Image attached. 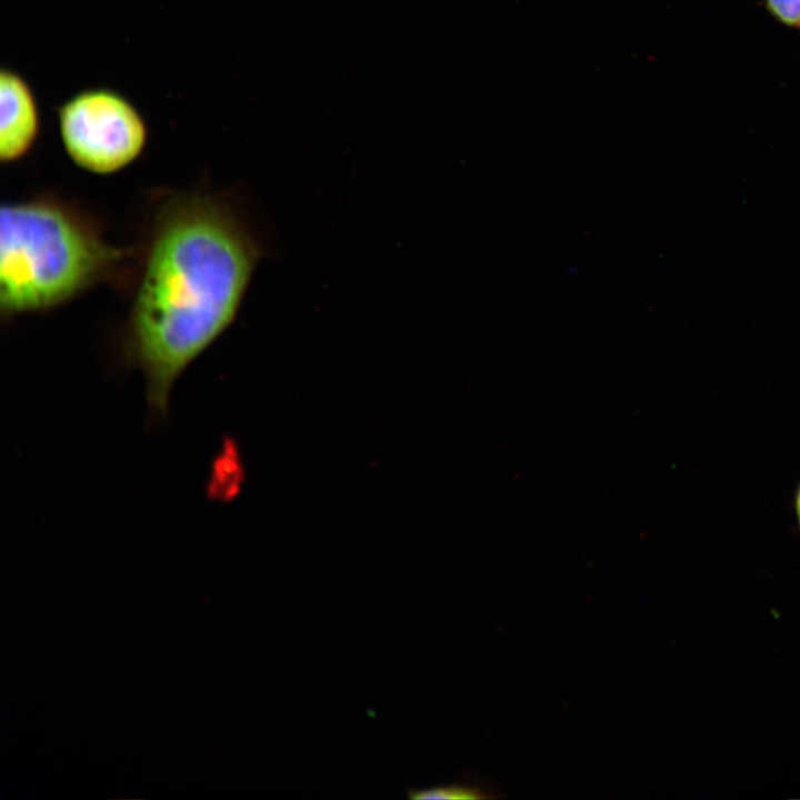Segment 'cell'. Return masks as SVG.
<instances>
[{
	"mask_svg": "<svg viewBox=\"0 0 800 800\" xmlns=\"http://www.w3.org/2000/svg\"><path fill=\"white\" fill-rule=\"evenodd\" d=\"M262 256L226 202L183 196L162 209L123 341L153 417L167 416L179 376L232 322Z\"/></svg>",
	"mask_w": 800,
	"mask_h": 800,
	"instance_id": "6da1fadb",
	"label": "cell"
},
{
	"mask_svg": "<svg viewBox=\"0 0 800 800\" xmlns=\"http://www.w3.org/2000/svg\"><path fill=\"white\" fill-rule=\"evenodd\" d=\"M0 229V306L8 316L71 299L120 257L78 213L47 199L3 206Z\"/></svg>",
	"mask_w": 800,
	"mask_h": 800,
	"instance_id": "7a4b0ae2",
	"label": "cell"
},
{
	"mask_svg": "<svg viewBox=\"0 0 800 800\" xmlns=\"http://www.w3.org/2000/svg\"><path fill=\"white\" fill-rule=\"evenodd\" d=\"M63 147L71 160L93 173L108 174L131 163L147 140L137 109L118 93L94 89L68 100L59 112Z\"/></svg>",
	"mask_w": 800,
	"mask_h": 800,
	"instance_id": "3957f363",
	"label": "cell"
},
{
	"mask_svg": "<svg viewBox=\"0 0 800 800\" xmlns=\"http://www.w3.org/2000/svg\"><path fill=\"white\" fill-rule=\"evenodd\" d=\"M0 158L11 162L24 156L38 133L34 97L24 80L12 71L0 77Z\"/></svg>",
	"mask_w": 800,
	"mask_h": 800,
	"instance_id": "277c9868",
	"label": "cell"
},
{
	"mask_svg": "<svg viewBox=\"0 0 800 800\" xmlns=\"http://www.w3.org/2000/svg\"><path fill=\"white\" fill-rule=\"evenodd\" d=\"M407 794L411 799H479L488 798L487 790L479 786L464 783H452L427 789H408Z\"/></svg>",
	"mask_w": 800,
	"mask_h": 800,
	"instance_id": "5b68a950",
	"label": "cell"
},
{
	"mask_svg": "<svg viewBox=\"0 0 800 800\" xmlns=\"http://www.w3.org/2000/svg\"><path fill=\"white\" fill-rule=\"evenodd\" d=\"M766 6L781 23L800 27V0H766Z\"/></svg>",
	"mask_w": 800,
	"mask_h": 800,
	"instance_id": "8992f818",
	"label": "cell"
},
{
	"mask_svg": "<svg viewBox=\"0 0 800 800\" xmlns=\"http://www.w3.org/2000/svg\"><path fill=\"white\" fill-rule=\"evenodd\" d=\"M794 511H796V518L798 521V527L800 529V484L796 491L794 496Z\"/></svg>",
	"mask_w": 800,
	"mask_h": 800,
	"instance_id": "52a82bcc",
	"label": "cell"
}]
</instances>
